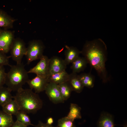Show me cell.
<instances>
[{
  "instance_id": "obj_19",
  "label": "cell",
  "mask_w": 127,
  "mask_h": 127,
  "mask_svg": "<svg viewBox=\"0 0 127 127\" xmlns=\"http://www.w3.org/2000/svg\"><path fill=\"white\" fill-rule=\"evenodd\" d=\"M81 82L84 87L93 88L94 85V76L90 73H84L79 75Z\"/></svg>"
},
{
  "instance_id": "obj_4",
  "label": "cell",
  "mask_w": 127,
  "mask_h": 127,
  "mask_svg": "<svg viewBox=\"0 0 127 127\" xmlns=\"http://www.w3.org/2000/svg\"><path fill=\"white\" fill-rule=\"evenodd\" d=\"M44 45L41 41L34 40L31 41L27 48L25 56L27 64H29L32 62L40 59L43 55Z\"/></svg>"
},
{
  "instance_id": "obj_20",
  "label": "cell",
  "mask_w": 127,
  "mask_h": 127,
  "mask_svg": "<svg viewBox=\"0 0 127 127\" xmlns=\"http://www.w3.org/2000/svg\"><path fill=\"white\" fill-rule=\"evenodd\" d=\"M81 108L77 104L71 103L69 111L67 117L73 120L77 119H81L82 116L81 113Z\"/></svg>"
},
{
  "instance_id": "obj_21",
  "label": "cell",
  "mask_w": 127,
  "mask_h": 127,
  "mask_svg": "<svg viewBox=\"0 0 127 127\" xmlns=\"http://www.w3.org/2000/svg\"><path fill=\"white\" fill-rule=\"evenodd\" d=\"M61 95L64 101L70 97L72 90L67 81L58 84Z\"/></svg>"
},
{
  "instance_id": "obj_18",
  "label": "cell",
  "mask_w": 127,
  "mask_h": 127,
  "mask_svg": "<svg viewBox=\"0 0 127 127\" xmlns=\"http://www.w3.org/2000/svg\"><path fill=\"white\" fill-rule=\"evenodd\" d=\"M15 20L4 11L0 9V27H12Z\"/></svg>"
},
{
  "instance_id": "obj_11",
  "label": "cell",
  "mask_w": 127,
  "mask_h": 127,
  "mask_svg": "<svg viewBox=\"0 0 127 127\" xmlns=\"http://www.w3.org/2000/svg\"><path fill=\"white\" fill-rule=\"evenodd\" d=\"M73 91L80 93L83 91L84 86L80 79L79 75L72 72L69 74L67 81Z\"/></svg>"
},
{
  "instance_id": "obj_3",
  "label": "cell",
  "mask_w": 127,
  "mask_h": 127,
  "mask_svg": "<svg viewBox=\"0 0 127 127\" xmlns=\"http://www.w3.org/2000/svg\"><path fill=\"white\" fill-rule=\"evenodd\" d=\"M10 68L7 73L5 84L12 91H17L29 80L28 73L22 63L10 65Z\"/></svg>"
},
{
  "instance_id": "obj_23",
  "label": "cell",
  "mask_w": 127,
  "mask_h": 127,
  "mask_svg": "<svg viewBox=\"0 0 127 127\" xmlns=\"http://www.w3.org/2000/svg\"><path fill=\"white\" fill-rule=\"evenodd\" d=\"M16 120L27 126L29 125L34 126L31 123L29 117L25 112L20 110L16 115Z\"/></svg>"
},
{
  "instance_id": "obj_7",
  "label": "cell",
  "mask_w": 127,
  "mask_h": 127,
  "mask_svg": "<svg viewBox=\"0 0 127 127\" xmlns=\"http://www.w3.org/2000/svg\"><path fill=\"white\" fill-rule=\"evenodd\" d=\"M44 91L50 100L54 103H64L65 101L61 95L58 84L48 83Z\"/></svg>"
},
{
  "instance_id": "obj_14",
  "label": "cell",
  "mask_w": 127,
  "mask_h": 127,
  "mask_svg": "<svg viewBox=\"0 0 127 127\" xmlns=\"http://www.w3.org/2000/svg\"><path fill=\"white\" fill-rule=\"evenodd\" d=\"M71 64V68L72 72L77 74L83 71L86 67L88 63L84 57L79 56Z\"/></svg>"
},
{
  "instance_id": "obj_15",
  "label": "cell",
  "mask_w": 127,
  "mask_h": 127,
  "mask_svg": "<svg viewBox=\"0 0 127 127\" xmlns=\"http://www.w3.org/2000/svg\"><path fill=\"white\" fill-rule=\"evenodd\" d=\"M2 110L6 113L11 115H16L20 109L18 104L14 99H12L2 107Z\"/></svg>"
},
{
  "instance_id": "obj_25",
  "label": "cell",
  "mask_w": 127,
  "mask_h": 127,
  "mask_svg": "<svg viewBox=\"0 0 127 127\" xmlns=\"http://www.w3.org/2000/svg\"><path fill=\"white\" fill-rule=\"evenodd\" d=\"M7 73L4 66H0V88L5 84Z\"/></svg>"
},
{
  "instance_id": "obj_2",
  "label": "cell",
  "mask_w": 127,
  "mask_h": 127,
  "mask_svg": "<svg viewBox=\"0 0 127 127\" xmlns=\"http://www.w3.org/2000/svg\"><path fill=\"white\" fill-rule=\"evenodd\" d=\"M13 98L18 104L20 110L27 114L35 113L43 106V101L39 95L30 89H20Z\"/></svg>"
},
{
  "instance_id": "obj_30",
  "label": "cell",
  "mask_w": 127,
  "mask_h": 127,
  "mask_svg": "<svg viewBox=\"0 0 127 127\" xmlns=\"http://www.w3.org/2000/svg\"><path fill=\"white\" fill-rule=\"evenodd\" d=\"M2 30H1L0 28V33L2 31Z\"/></svg>"
},
{
  "instance_id": "obj_5",
  "label": "cell",
  "mask_w": 127,
  "mask_h": 127,
  "mask_svg": "<svg viewBox=\"0 0 127 127\" xmlns=\"http://www.w3.org/2000/svg\"><path fill=\"white\" fill-rule=\"evenodd\" d=\"M11 57L16 64L21 63L24 56H25L27 48L24 42L20 39H14L11 48Z\"/></svg>"
},
{
  "instance_id": "obj_22",
  "label": "cell",
  "mask_w": 127,
  "mask_h": 127,
  "mask_svg": "<svg viewBox=\"0 0 127 127\" xmlns=\"http://www.w3.org/2000/svg\"><path fill=\"white\" fill-rule=\"evenodd\" d=\"M14 122L12 115L0 110V127H10Z\"/></svg>"
},
{
  "instance_id": "obj_26",
  "label": "cell",
  "mask_w": 127,
  "mask_h": 127,
  "mask_svg": "<svg viewBox=\"0 0 127 127\" xmlns=\"http://www.w3.org/2000/svg\"><path fill=\"white\" fill-rule=\"evenodd\" d=\"M5 54L0 51V66L9 65V58Z\"/></svg>"
},
{
  "instance_id": "obj_13",
  "label": "cell",
  "mask_w": 127,
  "mask_h": 127,
  "mask_svg": "<svg viewBox=\"0 0 127 127\" xmlns=\"http://www.w3.org/2000/svg\"><path fill=\"white\" fill-rule=\"evenodd\" d=\"M69 75L65 70L49 75L48 78V83L58 84L68 81Z\"/></svg>"
},
{
  "instance_id": "obj_1",
  "label": "cell",
  "mask_w": 127,
  "mask_h": 127,
  "mask_svg": "<svg viewBox=\"0 0 127 127\" xmlns=\"http://www.w3.org/2000/svg\"><path fill=\"white\" fill-rule=\"evenodd\" d=\"M81 52L88 63L95 70L103 82L106 83L109 80L105 66L107 48L103 41L98 39L87 42Z\"/></svg>"
},
{
  "instance_id": "obj_29",
  "label": "cell",
  "mask_w": 127,
  "mask_h": 127,
  "mask_svg": "<svg viewBox=\"0 0 127 127\" xmlns=\"http://www.w3.org/2000/svg\"><path fill=\"white\" fill-rule=\"evenodd\" d=\"M54 122V120L52 118L50 117L48 118L47 120L46 124L49 125H52Z\"/></svg>"
},
{
  "instance_id": "obj_27",
  "label": "cell",
  "mask_w": 127,
  "mask_h": 127,
  "mask_svg": "<svg viewBox=\"0 0 127 127\" xmlns=\"http://www.w3.org/2000/svg\"><path fill=\"white\" fill-rule=\"evenodd\" d=\"M10 127H27V126L16 120Z\"/></svg>"
},
{
  "instance_id": "obj_16",
  "label": "cell",
  "mask_w": 127,
  "mask_h": 127,
  "mask_svg": "<svg viewBox=\"0 0 127 127\" xmlns=\"http://www.w3.org/2000/svg\"><path fill=\"white\" fill-rule=\"evenodd\" d=\"M12 91L7 87L0 88V105L3 107L13 98L11 94Z\"/></svg>"
},
{
  "instance_id": "obj_12",
  "label": "cell",
  "mask_w": 127,
  "mask_h": 127,
  "mask_svg": "<svg viewBox=\"0 0 127 127\" xmlns=\"http://www.w3.org/2000/svg\"><path fill=\"white\" fill-rule=\"evenodd\" d=\"M65 50L64 61L67 65L71 63L75 59L79 57L81 51L75 47L66 46Z\"/></svg>"
},
{
  "instance_id": "obj_24",
  "label": "cell",
  "mask_w": 127,
  "mask_h": 127,
  "mask_svg": "<svg viewBox=\"0 0 127 127\" xmlns=\"http://www.w3.org/2000/svg\"><path fill=\"white\" fill-rule=\"evenodd\" d=\"M74 121L65 116L58 120L57 127H75Z\"/></svg>"
},
{
  "instance_id": "obj_8",
  "label": "cell",
  "mask_w": 127,
  "mask_h": 127,
  "mask_svg": "<svg viewBox=\"0 0 127 127\" xmlns=\"http://www.w3.org/2000/svg\"><path fill=\"white\" fill-rule=\"evenodd\" d=\"M14 40L12 32L2 30L0 33V51L5 54L10 50Z\"/></svg>"
},
{
  "instance_id": "obj_10",
  "label": "cell",
  "mask_w": 127,
  "mask_h": 127,
  "mask_svg": "<svg viewBox=\"0 0 127 127\" xmlns=\"http://www.w3.org/2000/svg\"><path fill=\"white\" fill-rule=\"evenodd\" d=\"M48 83L47 78L38 75L32 79H29L27 82L30 89L32 90H34L36 93L44 91Z\"/></svg>"
},
{
  "instance_id": "obj_28",
  "label": "cell",
  "mask_w": 127,
  "mask_h": 127,
  "mask_svg": "<svg viewBox=\"0 0 127 127\" xmlns=\"http://www.w3.org/2000/svg\"><path fill=\"white\" fill-rule=\"evenodd\" d=\"M35 126V127H57L52 125H48L46 123H44L40 121H39L37 124Z\"/></svg>"
},
{
  "instance_id": "obj_17",
  "label": "cell",
  "mask_w": 127,
  "mask_h": 127,
  "mask_svg": "<svg viewBox=\"0 0 127 127\" xmlns=\"http://www.w3.org/2000/svg\"><path fill=\"white\" fill-rule=\"evenodd\" d=\"M98 127H115L112 116L107 113L102 114L98 122Z\"/></svg>"
},
{
  "instance_id": "obj_6",
  "label": "cell",
  "mask_w": 127,
  "mask_h": 127,
  "mask_svg": "<svg viewBox=\"0 0 127 127\" xmlns=\"http://www.w3.org/2000/svg\"><path fill=\"white\" fill-rule=\"evenodd\" d=\"M49 59L46 56L43 55L39 61L34 67L28 71V73H34L36 75L47 78L49 75Z\"/></svg>"
},
{
  "instance_id": "obj_9",
  "label": "cell",
  "mask_w": 127,
  "mask_h": 127,
  "mask_svg": "<svg viewBox=\"0 0 127 127\" xmlns=\"http://www.w3.org/2000/svg\"><path fill=\"white\" fill-rule=\"evenodd\" d=\"M67 66L64 60L62 58L57 56H52L49 59L48 76L66 70Z\"/></svg>"
}]
</instances>
